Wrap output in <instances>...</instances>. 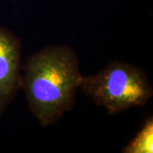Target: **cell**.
<instances>
[{
	"label": "cell",
	"mask_w": 153,
	"mask_h": 153,
	"mask_svg": "<svg viewBox=\"0 0 153 153\" xmlns=\"http://www.w3.org/2000/svg\"><path fill=\"white\" fill-rule=\"evenodd\" d=\"M22 41L0 26V116L22 88Z\"/></svg>",
	"instance_id": "3"
},
{
	"label": "cell",
	"mask_w": 153,
	"mask_h": 153,
	"mask_svg": "<svg viewBox=\"0 0 153 153\" xmlns=\"http://www.w3.org/2000/svg\"><path fill=\"white\" fill-rule=\"evenodd\" d=\"M22 88L33 116L43 127L73 109L82 74L76 51L68 45L49 46L22 67Z\"/></svg>",
	"instance_id": "1"
},
{
	"label": "cell",
	"mask_w": 153,
	"mask_h": 153,
	"mask_svg": "<svg viewBox=\"0 0 153 153\" xmlns=\"http://www.w3.org/2000/svg\"><path fill=\"white\" fill-rule=\"evenodd\" d=\"M152 117H149L135 137L123 148V153H152L153 139Z\"/></svg>",
	"instance_id": "4"
},
{
	"label": "cell",
	"mask_w": 153,
	"mask_h": 153,
	"mask_svg": "<svg viewBox=\"0 0 153 153\" xmlns=\"http://www.w3.org/2000/svg\"><path fill=\"white\" fill-rule=\"evenodd\" d=\"M78 88L109 116L144 106L153 95L146 71L119 60L111 61L94 75L82 76Z\"/></svg>",
	"instance_id": "2"
}]
</instances>
